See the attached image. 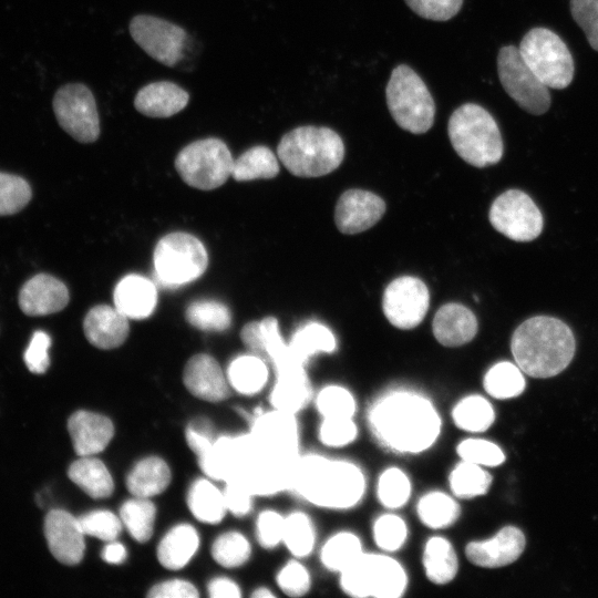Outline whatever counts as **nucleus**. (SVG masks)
I'll use <instances>...</instances> for the list:
<instances>
[{
  "mask_svg": "<svg viewBox=\"0 0 598 598\" xmlns=\"http://www.w3.org/2000/svg\"><path fill=\"white\" fill-rule=\"evenodd\" d=\"M386 105L395 123L413 134L427 132L435 117L434 100L420 75L405 64L391 72Z\"/></svg>",
  "mask_w": 598,
  "mask_h": 598,
  "instance_id": "nucleus-6",
  "label": "nucleus"
},
{
  "mask_svg": "<svg viewBox=\"0 0 598 598\" xmlns=\"http://www.w3.org/2000/svg\"><path fill=\"white\" fill-rule=\"evenodd\" d=\"M53 112L60 126L80 143L100 136V117L91 90L82 83L61 86L53 97Z\"/></svg>",
  "mask_w": 598,
  "mask_h": 598,
  "instance_id": "nucleus-12",
  "label": "nucleus"
},
{
  "mask_svg": "<svg viewBox=\"0 0 598 598\" xmlns=\"http://www.w3.org/2000/svg\"><path fill=\"white\" fill-rule=\"evenodd\" d=\"M570 11L591 48L598 51V0H570Z\"/></svg>",
  "mask_w": 598,
  "mask_h": 598,
  "instance_id": "nucleus-54",
  "label": "nucleus"
},
{
  "mask_svg": "<svg viewBox=\"0 0 598 598\" xmlns=\"http://www.w3.org/2000/svg\"><path fill=\"white\" fill-rule=\"evenodd\" d=\"M385 213L384 200L363 189L346 190L336 205L334 221L348 235L362 233L375 225Z\"/></svg>",
  "mask_w": 598,
  "mask_h": 598,
  "instance_id": "nucleus-18",
  "label": "nucleus"
},
{
  "mask_svg": "<svg viewBox=\"0 0 598 598\" xmlns=\"http://www.w3.org/2000/svg\"><path fill=\"white\" fill-rule=\"evenodd\" d=\"M285 518L275 511H264L257 518V539L265 548H274L282 542Z\"/></svg>",
  "mask_w": 598,
  "mask_h": 598,
  "instance_id": "nucleus-56",
  "label": "nucleus"
},
{
  "mask_svg": "<svg viewBox=\"0 0 598 598\" xmlns=\"http://www.w3.org/2000/svg\"><path fill=\"white\" fill-rule=\"evenodd\" d=\"M417 16L433 21H446L457 14L463 0H404Z\"/></svg>",
  "mask_w": 598,
  "mask_h": 598,
  "instance_id": "nucleus-55",
  "label": "nucleus"
},
{
  "mask_svg": "<svg viewBox=\"0 0 598 598\" xmlns=\"http://www.w3.org/2000/svg\"><path fill=\"white\" fill-rule=\"evenodd\" d=\"M69 298V290L61 280L39 274L20 289L19 307L28 316H45L64 309Z\"/></svg>",
  "mask_w": 598,
  "mask_h": 598,
  "instance_id": "nucleus-21",
  "label": "nucleus"
},
{
  "mask_svg": "<svg viewBox=\"0 0 598 598\" xmlns=\"http://www.w3.org/2000/svg\"><path fill=\"white\" fill-rule=\"evenodd\" d=\"M250 434L258 447L268 454L291 460L300 456L296 414L277 409L258 412L251 421Z\"/></svg>",
  "mask_w": 598,
  "mask_h": 598,
  "instance_id": "nucleus-16",
  "label": "nucleus"
},
{
  "mask_svg": "<svg viewBox=\"0 0 598 598\" xmlns=\"http://www.w3.org/2000/svg\"><path fill=\"white\" fill-rule=\"evenodd\" d=\"M316 408L322 419L353 417L357 403L348 389L331 384L318 392Z\"/></svg>",
  "mask_w": 598,
  "mask_h": 598,
  "instance_id": "nucleus-46",
  "label": "nucleus"
},
{
  "mask_svg": "<svg viewBox=\"0 0 598 598\" xmlns=\"http://www.w3.org/2000/svg\"><path fill=\"white\" fill-rule=\"evenodd\" d=\"M183 381L193 395L205 401H223L230 394L227 377L219 363L205 353L196 354L187 361Z\"/></svg>",
  "mask_w": 598,
  "mask_h": 598,
  "instance_id": "nucleus-20",
  "label": "nucleus"
},
{
  "mask_svg": "<svg viewBox=\"0 0 598 598\" xmlns=\"http://www.w3.org/2000/svg\"><path fill=\"white\" fill-rule=\"evenodd\" d=\"M68 430L79 456H93L102 452L114 435V425L109 417L84 410L69 417Z\"/></svg>",
  "mask_w": 598,
  "mask_h": 598,
  "instance_id": "nucleus-22",
  "label": "nucleus"
},
{
  "mask_svg": "<svg viewBox=\"0 0 598 598\" xmlns=\"http://www.w3.org/2000/svg\"><path fill=\"white\" fill-rule=\"evenodd\" d=\"M279 173V163L270 148L254 146L234 159L231 176L237 182L272 178Z\"/></svg>",
  "mask_w": 598,
  "mask_h": 598,
  "instance_id": "nucleus-39",
  "label": "nucleus"
},
{
  "mask_svg": "<svg viewBox=\"0 0 598 598\" xmlns=\"http://www.w3.org/2000/svg\"><path fill=\"white\" fill-rule=\"evenodd\" d=\"M368 421L375 440L400 454H419L437 441L442 422L434 404L412 391H392L371 406Z\"/></svg>",
  "mask_w": 598,
  "mask_h": 598,
  "instance_id": "nucleus-1",
  "label": "nucleus"
},
{
  "mask_svg": "<svg viewBox=\"0 0 598 598\" xmlns=\"http://www.w3.org/2000/svg\"><path fill=\"white\" fill-rule=\"evenodd\" d=\"M492 226L515 241L537 238L544 226L543 215L533 199L523 190L508 189L492 204L488 214Z\"/></svg>",
  "mask_w": 598,
  "mask_h": 598,
  "instance_id": "nucleus-14",
  "label": "nucleus"
},
{
  "mask_svg": "<svg viewBox=\"0 0 598 598\" xmlns=\"http://www.w3.org/2000/svg\"><path fill=\"white\" fill-rule=\"evenodd\" d=\"M483 385L491 396L506 400L522 394L526 382L523 371L517 364L502 361L488 369L484 375Z\"/></svg>",
  "mask_w": 598,
  "mask_h": 598,
  "instance_id": "nucleus-41",
  "label": "nucleus"
},
{
  "mask_svg": "<svg viewBox=\"0 0 598 598\" xmlns=\"http://www.w3.org/2000/svg\"><path fill=\"white\" fill-rule=\"evenodd\" d=\"M155 274L168 287H177L200 277L208 265V255L195 236L176 231L161 238L153 255Z\"/></svg>",
  "mask_w": 598,
  "mask_h": 598,
  "instance_id": "nucleus-8",
  "label": "nucleus"
},
{
  "mask_svg": "<svg viewBox=\"0 0 598 598\" xmlns=\"http://www.w3.org/2000/svg\"><path fill=\"white\" fill-rule=\"evenodd\" d=\"M198 595L192 582L182 579L159 582L152 587L147 594L152 598H195Z\"/></svg>",
  "mask_w": 598,
  "mask_h": 598,
  "instance_id": "nucleus-59",
  "label": "nucleus"
},
{
  "mask_svg": "<svg viewBox=\"0 0 598 598\" xmlns=\"http://www.w3.org/2000/svg\"><path fill=\"white\" fill-rule=\"evenodd\" d=\"M44 536L51 554L60 563L79 564L85 551V533L79 518L63 509L50 511L43 525Z\"/></svg>",
  "mask_w": 598,
  "mask_h": 598,
  "instance_id": "nucleus-17",
  "label": "nucleus"
},
{
  "mask_svg": "<svg viewBox=\"0 0 598 598\" xmlns=\"http://www.w3.org/2000/svg\"><path fill=\"white\" fill-rule=\"evenodd\" d=\"M208 595L212 598H238L240 589L238 585L228 578H215L208 585Z\"/></svg>",
  "mask_w": 598,
  "mask_h": 598,
  "instance_id": "nucleus-60",
  "label": "nucleus"
},
{
  "mask_svg": "<svg viewBox=\"0 0 598 598\" xmlns=\"http://www.w3.org/2000/svg\"><path fill=\"white\" fill-rule=\"evenodd\" d=\"M430 292L419 278L403 276L391 281L384 290L382 308L389 322L399 329H412L424 319Z\"/></svg>",
  "mask_w": 598,
  "mask_h": 598,
  "instance_id": "nucleus-15",
  "label": "nucleus"
},
{
  "mask_svg": "<svg viewBox=\"0 0 598 598\" xmlns=\"http://www.w3.org/2000/svg\"><path fill=\"white\" fill-rule=\"evenodd\" d=\"M233 165L228 146L215 137L189 143L175 158V168L181 178L202 190L221 186L231 176Z\"/></svg>",
  "mask_w": 598,
  "mask_h": 598,
  "instance_id": "nucleus-9",
  "label": "nucleus"
},
{
  "mask_svg": "<svg viewBox=\"0 0 598 598\" xmlns=\"http://www.w3.org/2000/svg\"><path fill=\"white\" fill-rule=\"evenodd\" d=\"M31 195L25 179L0 172V216L20 212L30 202Z\"/></svg>",
  "mask_w": 598,
  "mask_h": 598,
  "instance_id": "nucleus-50",
  "label": "nucleus"
},
{
  "mask_svg": "<svg viewBox=\"0 0 598 598\" xmlns=\"http://www.w3.org/2000/svg\"><path fill=\"white\" fill-rule=\"evenodd\" d=\"M416 514L420 522L427 528L442 529L456 523L461 507L454 495L432 491L417 501Z\"/></svg>",
  "mask_w": 598,
  "mask_h": 598,
  "instance_id": "nucleus-34",
  "label": "nucleus"
},
{
  "mask_svg": "<svg viewBox=\"0 0 598 598\" xmlns=\"http://www.w3.org/2000/svg\"><path fill=\"white\" fill-rule=\"evenodd\" d=\"M69 478L92 498L112 495L114 482L105 464L92 456H81L71 463Z\"/></svg>",
  "mask_w": 598,
  "mask_h": 598,
  "instance_id": "nucleus-32",
  "label": "nucleus"
},
{
  "mask_svg": "<svg viewBox=\"0 0 598 598\" xmlns=\"http://www.w3.org/2000/svg\"><path fill=\"white\" fill-rule=\"evenodd\" d=\"M185 318L189 324L203 331H225L231 324V313L227 306L216 300L192 302Z\"/></svg>",
  "mask_w": 598,
  "mask_h": 598,
  "instance_id": "nucleus-44",
  "label": "nucleus"
},
{
  "mask_svg": "<svg viewBox=\"0 0 598 598\" xmlns=\"http://www.w3.org/2000/svg\"><path fill=\"white\" fill-rule=\"evenodd\" d=\"M288 347L293 358L306 364L315 354L333 352L337 343L327 327L311 322L295 332Z\"/></svg>",
  "mask_w": 598,
  "mask_h": 598,
  "instance_id": "nucleus-37",
  "label": "nucleus"
},
{
  "mask_svg": "<svg viewBox=\"0 0 598 598\" xmlns=\"http://www.w3.org/2000/svg\"><path fill=\"white\" fill-rule=\"evenodd\" d=\"M126 549L123 544L110 542L102 551V558L109 564H121L126 558Z\"/></svg>",
  "mask_w": 598,
  "mask_h": 598,
  "instance_id": "nucleus-61",
  "label": "nucleus"
},
{
  "mask_svg": "<svg viewBox=\"0 0 598 598\" xmlns=\"http://www.w3.org/2000/svg\"><path fill=\"white\" fill-rule=\"evenodd\" d=\"M278 587L289 597H302L311 587L308 569L299 561L287 563L277 575Z\"/></svg>",
  "mask_w": 598,
  "mask_h": 598,
  "instance_id": "nucleus-53",
  "label": "nucleus"
},
{
  "mask_svg": "<svg viewBox=\"0 0 598 598\" xmlns=\"http://www.w3.org/2000/svg\"><path fill=\"white\" fill-rule=\"evenodd\" d=\"M251 548L247 538L237 532L221 534L212 546V556L219 565L234 568L245 564Z\"/></svg>",
  "mask_w": 598,
  "mask_h": 598,
  "instance_id": "nucleus-48",
  "label": "nucleus"
},
{
  "mask_svg": "<svg viewBox=\"0 0 598 598\" xmlns=\"http://www.w3.org/2000/svg\"><path fill=\"white\" fill-rule=\"evenodd\" d=\"M289 491L329 509H349L362 499L365 477L357 464L319 454L299 456Z\"/></svg>",
  "mask_w": 598,
  "mask_h": 598,
  "instance_id": "nucleus-2",
  "label": "nucleus"
},
{
  "mask_svg": "<svg viewBox=\"0 0 598 598\" xmlns=\"http://www.w3.org/2000/svg\"><path fill=\"white\" fill-rule=\"evenodd\" d=\"M171 477L166 462L157 456H150L134 465L126 476L125 484L135 497L148 498L164 492Z\"/></svg>",
  "mask_w": 598,
  "mask_h": 598,
  "instance_id": "nucleus-31",
  "label": "nucleus"
},
{
  "mask_svg": "<svg viewBox=\"0 0 598 598\" xmlns=\"http://www.w3.org/2000/svg\"><path fill=\"white\" fill-rule=\"evenodd\" d=\"M358 436L353 417L322 419L319 426V441L329 447L338 448L351 444Z\"/></svg>",
  "mask_w": 598,
  "mask_h": 598,
  "instance_id": "nucleus-51",
  "label": "nucleus"
},
{
  "mask_svg": "<svg viewBox=\"0 0 598 598\" xmlns=\"http://www.w3.org/2000/svg\"><path fill=\"white\" fill-rule=\"evenodd\" d=\"M187 504L195 518L206 524L219 523L227 511L224 493L205 478L192 484Z\"/></svg>",
  "mask_w": 598,
  "mask_h": 598,
  "instance_id": "nucleus-35",
  "label": "nucleus"
},
{
  "mask_svg": "<svg viewBox=\"0 0 598 598\" xmlns=\"http://www.w3.org/2000/svg\"><path fill=\"white\" fill-rule=\"evenodd\" d=\"M518 50L540 81L551 89L567 87L574 78L573 56L565 42L546 28L529 30Z\"/></svg>",
  "mask_w": 598,
  "mask_h": 598,
  "instance_id": "nucleus-10",
  "label": "nucleus"
},
{
  "mask_svg": "<svg viewBox=\"0 0 598 598\" xmlns=\"http://www.w3.org/2000/svg\"><path fill=\"white\" fill-rule=\"evenodd\" d=\"M277 155L292 175L319 177L340 166L344 156V145L333 130L306 125L296 127L281 137Z\"/></svg>",
  "mask_w": 598,
  "mask_h": 598,
  "instance_id": "nucleus-4",
  "label": "nucleus"
},
{
  "mask_svg": "<svg viewBox=\"0 0 598 598\" xmlns=\"http://www.w3.org/2000/svg\"><path fill=\"white\" fill-rule=\"evenodd\" d=\"M447 132L454 151L472 166H491L503 156L498 125L478 104L465 103L458 106L450 116Z\"/></svg>",
  "mask_w": 598,
  "mask_h": 598,
  "instance_id": "nucleus-5",
  "label": "nucleus"
},
{
  "mask_svg": "<svg viewBox=\"0 0 598 598\" xmlns=\"http://www.w3.org/2000/svg\"><path fill=\"white\" fill-rule=\"evenodd\" d=\"M156 516L155 505L144 497H135L123 503L120 518L131 536L140 542H147L153 534Z\"/></svg>",
  "mask_w": 598,
  "mask_h": 598,
  "instance_id": "nucleus-42",
  "label": "nucleus"
},
{
  "mask_svg": "<svg viewBox=\"0 0 598 598\" xmlns=\"http://www.w3.org/2000/svg\"><path fill=\"white\" fill-rule=\"evenodd\" d=\"M226 377L238 393L254 395L267 384L269 371L262 358L250 353L235 358L227 368Z\"/></svg>",
  "mask_w": 598,
  "mask_h": 598,
  "instance_id": "nucleus-33",
  "label": "nucleus"
},
{
  "mask_svg": "<svg viewBox=\"0 0 598 598\" xmlns=\"http://www.w3.org/2000/svg\"><path fill=\"white\" fill-rule=\"evenodd\" d=\"M189 94L171 81H157L140 89L134 97V107L141 114L165 118L185 109Z\"/></svg>",
  "mask_w": 598,
  "mask_h": 598,
  "instance_id": "nucleus-25",
  "label": "nucleus"
},
{
  "mask_svg": "<svg viewBox=\"0 0 598 598\" xmlns=\"http://www.w3.org/2000/svg\"><path fill=\"white\" fill-rule=\"evenodd\" d=\"M492 480L483 466L461 460L448 475V485L456 498L471 499L486 494Z\"/></svg>",
  "mask_w": 598,
  "mask_h": 598,
  "instance_id": "nucleus-40",
  "label": "nucleus"
},
{
  "mask_svg": "<svg viewBox=\"0 0 598 598\" xmlns=\"http://www.w3.org/2000/svg\"><path fill=\"white\" fill-rule=\"evenodd\" d=\"M456 453L462 461L495 467L504 463L505 454L502 448L487 440L470 437L461 441L456 446Z\"/></svg>",
  "mask_w": 598,
  "mask_h": 598,
  "instance_id": "nucleus-49",
  "label": "nucleus"
},
{
  "mask_svg": "<svg viewBox=\"0 0 598 598\" xmlns=\"http://www.w3.org/2000/svg\"><path fill=\"white\" fill-rule=\"evenodd\" d=\"M339 575L342 591L354 598H399L408 588L404 567L386 554L363 553Z\"/></svg>",
  "mask_w": 598,
  "mask_h": 598,
  "instance_id": "nucleus-7",
  "label": "nucleus"
},
{
  "mask_svg": "<svg viewBox=\"0 0 598 598\" xmlns=\"http://www.w3.org/2000/svg\"><path fill=\"white\" fill-rule=\"evenodd\" d=\"M363 553L360 537L352 532L342 530L327 539L320 550V561L328 570L340 574Z\"/></svg>",
  "mask_w": 598,
  "mask_h": 598,
  "instance_id": "nucleus-36",
  "label": "nucleus"
},
{
  "mask_svg": "<svg viewBox=\"0 0 598 598\" xmlns=\"http://www.w3.org/2000/svg\"><path fill=\"white\" fill-rule=\"evenodd\" d=\"M511 349L524 373L533 378H550L568 367L576 343L565 322L554 317L536 316L516 328Z\"/></svg>",
  "mask_w": 598,
  "mask_h": 598,
  "instance_id": "nucleus-3",
  "label": "nucleus"
},
{
  "mask_svg": "<svg viewBox=\"0 0 598 598\" xmlns=\"http://www.w3.org/2000/svg\"><path fill=\"white\" fill-rule=\"evenodd\" d=\"M85 535L105 542L115 540L122 529V520L109 511H93L79 517Z\"/></svg>",
  "mask_w": 598,
  "mask_h": 598,
  "instance_id": "nucleus-52",
  "label": "nucleus"
},
{
  "mask_svg": "<svg viewBox=\"0 0 598 598\" xmlns=\"http://www.w3.org/2000/svg\"><path fill=\"white\" fill-rule=\"evenodd\" d=\"M251 597L256 598H271L275 597V594H272L268 588H258L252 594Z\"/></svg>",
  "mask_w": 598,
  "mask_h": 598,
  "instance_id": "nucleus-62",
  "label": "nucleus"
},
{
  "mask_svg": "<svg viewBox=\"0 0 598 598\" xmlns=\"http://www.w3.org/2000/svg\"><path fill=\"white\" fill-rule=\"evenodd\" d=\"M114 306L128 319H145L152 315L157 302L155 285L140 275H127L116 285Z\"/></svg>",
  "mask_w": 598,
  "mask_h": 598,
  "instance_id": "nucleus-27",
  "label": "nucleus"
},
{
  "mask_svg": "<svg viewBox=\"0 0 598 598\" xmlns=\"http://www.w3.org/2000/svg\"><path fill=\"white\" fill-rule=\"evenodd\" d=\"M224 497L227 511L231 514L243 517L247 515L252 506V494L239 482H226Z\"/></svg>",
  "mask_w": 598,
  "mask_h": 598,
  "instance_id": "nucleus-58",
  "label": "nucleus"
},
{
  "mask_svg": "<svg viewBox=\"0 0 598 598\" xmlns=\"http://www.w3.org/2000/svg\"><path fill=\"white\" fill-rule=\"evenodd\" d=\"M198 547L197 530L188 524H179L169 529L159 542L157 558L165 568L177 570L188 564Z\"/></svg>",
  "mask_w": 598,
  "mask_h": 598,
  "instance_id": "nucleus-29",
  "label": "nucleus"
},
{
  "mask_svg": "<svg viewBox=\"0 0 598 598\" xmlns=\"http://www.w3.org/2000/svg\"><path fill=\"white\" fill-rule=\"evenodd\" d=\"M128 30L135 43L155 61L168 68L182 61L188 34L179 25L158 17L137 14Z\"/></svg>",
  "mask_w": 598,
  "mask_h": 598,
  "instance_id": "nucleus-13",
  "label": "nucleus"
},
{
  "mask_svg": "<svg viewBox=\"0 0 598 598\" xmlns=\"http://www.w3.org/2000/svg\"><path fill=\"white\" fill-rule=\"evenodd\" d=\"M240 338L251 353L267 359L274 370L293 358L288 344L281 338L278 320L274 317L248 322L241 329Z\"/></svg>",
  "mask_w": 598,
  "mask_h": 598,
  "instance_id": "nucleus-24",
  "label": "nucleus"
},
{
  "mask_svg": "<svg viewBox=\"0 0 598 598\" xmlns=\"http://www.w3.org/2000/svg\"><path fill=\"white\" fill-rule=\"evenodd\" d=\"M275 373L276 382L270 394L274 409L296 414L307 405L312 395L305 365L288 367Z\"/></svg>",
  "mask_w": 598,
  "mask_h": 598,
  "instance_id": "nucleus-28",
  "label": "nucleus"
},
{
  "mask_svg": "<svg viewBox=\"0 0 598 598\" xmlns=\"http://www.w3.org/2000/svg\"><path fill=\"white\" fill-rule=\"evenodd\" d=\"M412 484L408 474L400 467L385 468L378 478L377 496L383 507L399 509L410 499Z\"/></svg>",
  "mask_w": 598,
  "mask_h": 598,
  "instance_id": "nucleus-43",
  "label": "nucleus"
},
{
  "mask_svg": "<svg viewBox=\"0 0 598 598\" xmlns=\"http://www.w3.org/2000/svg\"><path fill=\"white\" fill-rule=\"evenodd\" d=\"M475 315L465 306L450 302L435 313L432 330L443 346L454 348L470 342L477 332Z\"/></svg>",
  "mask_w": 598,
  "mask_h": 598,
  "instance_id": "nucleus-26",
  "label": "nucleus"
},
{
  "mask_svg": "<svg viewBox=\"0 0 598 598\" xmlns=\"http://www.w3.org/2000/svg\"><path fill=\"white\" fill-rule=\"evenodd\" d=\"M282 543L297 558L311 554L316 543V530L306 513L293 512L285 518Z\"/></svg>",
  "mask_w": 598,
  "mask_h": 598,
  "instance_id": "nucleus-45",
  "label": "nucleus"
},
{
  "mask_svg": "<svg viewBox=\"0 0 598 598\" xmlns=\"http://www.w3.org/2000/svg\"><path fill=\"white\" fill-rule=\"evenodd\" d=\"M497 71L502 86L523 110L534 115L547 112L548 87L527 65L518 48L506 45L499 50Z\"/></svg>",
  "mask_w": 598,
  "mask_h": 598,
  "instance_id": "nucleus-11",
  "label": "nucleus"
},
{
  "mask_svg": "<svg viewBox=\"0 0 598 598\" xmlns=\"http://www.w3.org/2000/svg\"><path fill=\"white\" fill-rule=\"evenodd\" d=\"M452 420L454 425L462 431L480 433L492 426L495 412L484 396L471 394L455 403L452 409Z\"/></svg>",
  "mask_w": 598,
  "mask_h": 598,
  "instance_id": "nucleus-38",
  "label": "nucleus"
},
{
  "mask_svg": "<svg viewBox=\"0 0 598 598\" xmlns=\"http://www.w3.org/2000/svg\"><path fill=\"white\" fill-rule=\"evenodd\" d=\"M525 545V536L519 528L505 526L492 538L470 542L465 547V554L475 566L499 568L517 560Z\"/></svg>",
  "mask_w": 598,
  "mask_h": 598,
  "instance_id": "nucleus-19",
  "label": "nucleus"
},
{
  "mask_svg": "<svg viewBox=\"0 0 598 598\" xmlns=\"http://www.w3.org/2000/svg\"><path fill=\"white\" fill-rule=\"evenodd\" d=\"M86 339L102 350L117 348L128 336V318L115 306L97 305L91 308L83 321Z\"/></svg>",
  "mask_w": 598,
  "mask_h": 598,
  "instance_id": "nucleus-23",
  "label": "nucleus"
},
{
  "mask_svg": "<svg viewBox=\"0 0 598 598\" xmlns=\"http://www.w3.org/2000/svg\"><path fill=\"white\" fill-rule=\"evenodd\" d=\"M50 346L51 338L48 333L41 330L33 333L23 355L24 363L32 373L42 374L49 368Z\"/></svg>",
  "mask_w": 598,
  "mask_h": 598,
  "instance_id": "nucleus-57",
  "label": "nucleus"
},
{
  "mask_svg": "<svg viewBox=\"0 0 598 598\" xmlns=\"http://www.w3.org/2000/svg\"><path fill=\"white\" fill-rule=\"evenodd\" d=\"M409 530L402 517L393 513L379 516L372 526V536L375 545L384 553H395L401 549Z\"/></svg>",
  "mask_w": 598,
  "mask_h": 598,
  "instance_id": "nucleus-47",
  "label": "nucleus"
},
{
  "mask_svg": "<svg viewBox=\"0 0 598 598\" xmlns=\"http://www.w3.org/2000/svg\"><path fill=\"white\" fill-rule=\"evenodd\" d=\"M422 564L429 581L451 582L458 571V559L453 544L443 536L429 538L423 548Z\"/></svg>",
  "mask_w": 598,
  "mask_h": 598,
  "instance_id": "nucleus-30",
  "label": "nucleus"
}]
</instances>
